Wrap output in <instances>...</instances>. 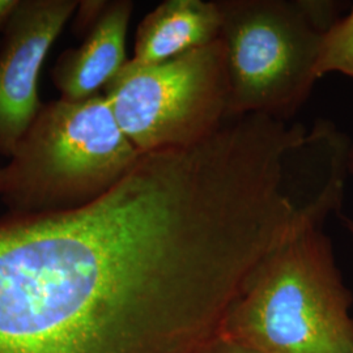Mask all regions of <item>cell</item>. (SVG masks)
<instances>
[{"label":"cell","mask_w":353,"mask_h":353,"mask_svg":"<svg viewBox=\"0 0 353 353\" xmlns=\"http://www.w3.org/2000/svg\"><path fill=\"white\" fill-rule=\"evenodd\" d=\"M103 96L140 153L201 143L230 119L224 42L161 63L128 59Z\"/></svg>","instance_id":"5"},{"label":"cell","mask_w":353,"mask_h":353,"mask_svg":"<svg viewBox=\"0 0 353 353\" xmlns=\"http://www.w3.org/2000/svg\"><path fill=\"white\" fill-rule=\"evenodd\" d=\"M108 6V1H101V0H85V1H79V6L74 13V32L76 36H83L85 37L89 33V30L93 28V26L97 23L100 19L102 12L105 11Z\"/></svg>","instance_id":"10"},{"label":"cell","mask_w":353,"mask_h":353,"mask_svg":"<svg viewBox=\"0 0 353 353\" xmlns=\"http://www.w3.org/2000/svg\"><path fill=\"white\" fill-rule=\"evenodd\" d=\"M325 221L309 214L294 223L252 272L220 338L255 353H353L352 294Z\"/></svg>","instance_id":"2"},{"label":"cell","mask_w":353,"mask_h":353,"mask_svg":"<svg viewBox=\"0 0 353 353\" xmlns=\"http://www.w3.org/2000/svg\"><path fill=\"white\" fill-rule=\"evenodd\" d=\"M344 225H345V228L350 230V233L352 234L353 237V220H351V219H344Z\"/></svg>","instance_id":"14"},{"label":"cell","mask_w":353,"mask_h":353,"mask_svg":"<svg viewBox=\"0 0 353 353\" xmlns=\"http://www.w3.org/2000/svg\"><path fill=\"white\" fill-rule=\"evenodd\" d=\"M330 72L353 77V33L335 34L326 32L316 62L318 79Z\"/></svg>","instance_id":"9"},{"label":"cell","mask_w":353,"mask_h":353,"mask_svg":"<svg viewBox=\"0 0 353 353\" xmlns=\"http://www.w3.org/2000/svg\"><path fill=\"white\" fill-rule=\"evenodd\" d=\"M350 174L353 176V144L351 148V153H350Z\"/></svg>","instance_id":"15"},{"label":"cell","mask_w":353,"mask_h":353,"mask_svg":"<svg viewBox=\"0 0 353 353\" xmlns=\"http://www.w3.org/2000/svg\"><path fill=\"white\" fill-rule=\"evenodd\" d=\"M201 353H255L219 335Z\"/></svg>","instance_id":"11"},{"label":"cell","mask_w":353,"mask_h":353,"mask_svg":"<svg viewBox=\"0 0 353 353\" xmlns=\"http://www.w3.org/2000/svg\"><path fill=\"white\" fill-rule=\"evenodd\" d=\"M134 3L108 1L97 23L75 49L63 51L54 64L51 79L64 100H87L113 80L128 62L126 38Z\"/></svg>","instance_id":"7"},{"label":"cell","mask_w":353,"mask_h":353,"mask_svg":"<svg viewBox=\"0 0 353 353\" xmlns=\"http://www.w3.org/2000/svg\"><path fill=\"white\" fill-rule=\"evenodd\" d=\"M76 0H20L0 45V154L11 157L42 108L38 80Z\"/></svg>","instance_id":"6"},{"label":"cell","mask_w":353,"mask_h":353,"mask_svg":"<svg viewBox=\"0 0 353 353\" xmlns=\"http://www.w3.org/2000/svg\"><path fill=\"white\" fill-rule=\"evenodd\" d=\"M0 190H1V168H0Z\"/></svg>","instance_id":"16"},{"label":"cell","mask_w":353,"mask_h":353,"mask_svg":"<svg viewBox=\"0 0 353 353\" xmlns=\"http://www.w3.org/2000/svg\"><path fill=\"white\" fill-rule=\"evenodd\" d=\"M140 154L103 93L46 102L1 168L0 199L10 214L76 210L112 189Z\"/></svg>","instance_id":"3"},{"label":"cell","mask_w":353,"mask_h":353,"mask_svg":"<svg viewBox=\"0 0 353 353\" xmlns=\"http://www.w3.org/2000/svg\"><path fill=\"white\" fill-rule=\"evenodd\" d=\"M221 26L216 1L166 0L141 20L132 61L161 63L201 49L220 39Z\"/></svg>","instance_id":"8"},{"label":"cell","mask_w":353,"mask_h":353,"mask_svg":"<svg viewBox=\"0 0 353 353\" xmlns=\"http://www.w3.org/2000/svg\"><path fill=\"white\" fill-rule=\"evenodd\" d=\"M227 52L229 118L261 114L287 122L318 77L323 37L339 19L335 3L217 0Z\"/></svg>","instance_id":"4"},{"label":"cell","mask_w":353,"mask_h":353,"mask_svg":"<svg viewBox=\"0 0 353 353\" xmlns=\"http://www.w3.org/2000/svg\"><path fill=\"white\" fill-rule=\"evenodd\" d=\"M331 33L335 34H348L353 33V7L351 12L344 17H339L332 26L328 29Z\"/></svg>","instance_id":"13"},{"label":"cell","mask_w":353,"mask_h":353,"mask_svg":"<svg viewBox=\"0 0 353 353\" xmlns=\"http://www.w3.org/2000/svg\"><path fill=\"white\" fill-rule=\"evenodd\" d=\"M281 233L233 135L141 153L84 207L0 219V353H201Z\"/></svg>","instance_id":"1"},{"label":"cell","mask_w":353,"mask_h":353,"mask_svg":"<svg viewBox=\"0 0 353 353\" xmlns=\"http://www.w3.org/2000/svg\"><path fill=\"white\" fill-rule=\"evenodd\" d=\"M20 0H0V32H4Z\"/></svg>","instance_id":"12"}]
</instances>
